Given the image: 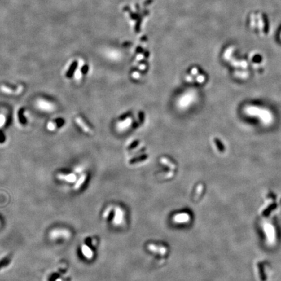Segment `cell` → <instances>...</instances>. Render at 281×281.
I'll use <instances>...</instances> for the list:
<instances>
[{"mask_svg":"<svg viewBox=\"0 0 281 281\" xmlns=\"http://www.w3.org/2000/svg\"><path fill=\"white\" fill-rule=\"evenodd\" d=\"M36 106L38 109L44 112H52L55 109L53 103L44 99H38L36 102Z\"/></svg>","mask_w":281,"mask_h":281,"instance_id":"1","label":"cell"},{"mask_svg":"<svg viewBox=\"0 0 281 281\" xmlns=\"http://www.w3.org/2000/svg\"><path fill=\"white\" fill-rule=\"evenodd\" d=\"M70 236V232L66 229H55L51 231L50 233V238L51 239L63 238L67 239Z\"/></svg>","mask_w":281,"mask_h":281,"instance_id":"2","label":"cell"},{"mask_svg":"<svg viewBox=\"0 0 281 281\" xmlns=\"http://www.w3.org/2000/svg\"><path fill=\"white\" fill-rule=\"evenodd\" d=\"M57 178L63 181H65L68 183H74L76 181V176L74 174H59L57 176Z\"/></svg>","mask_w":281,"mask_h":281,"instance_id":"3","label":"cell"},{"mask_svg":"<svg viewBox=\"0 0 281 281\" xmlns=\"http://www.w3.org/2000/svg\"><path fill=\"white\" fill-rule=\"evenodd\" d=\"M81 251L83 255L86 258L91 259L93 258V252L87 245H82L81 247Z\"/></svg>","mask_w":281,"mask_h":281,"instance_id":"4","label":"cell"},{"mask_svg":"<svg viewBox=\"0 0 281 281\" xmlns=\"http://www.w3.org/2000/svg\"><path fill=\"white\" fill-rule=\"evenodd\" d=\"M76 122L85 132H86L87 134L92 133V131H91L90 128L86 125V123L83 121L82 119L80 118V117H77V118L76 119Z\"/></svg>","mask_w":281,"mask_h":281,"instance_id":"5","label":"cell"},{"mask_svg":"<svg viewBox=\"0 0 281 281\" xmlns=\"http://www.w3.org/2000/svg\"><path fill=\"white\" fill-rule=\"evenodd\" d=\"M86 177H87L86 174H83V175L81 176V177L79 178V180L77 181V182L76 183V184L74 186V189H78L80 188V187L83 184V183L85 182V181H86Z\"/></svg>","mask_w":281,"mask_h":281,"instance_id":"6","label":"cell"},{"mask_svg":"<svg viewBox=\"0 0 281 281\" xmlns=\"http://www.w3.org/2000/svg\"><path fill=\"white\" fill-rule=\"evenodd\" d=\"M47 128H48V129L50 130V131H54V130H55L56 129V128H57V124H56V123H54V122H50L48 124Z\"/></svg>","mask_w":281,"mask_h":281,"instance_id":"7","label":"cell"},{"mask_svg":"<svg viewBox=\"0 0 281 281\" xmlns=\"http://www.w3.org/2000/svg\"><path fill=\"white\" fill-rule=\"evenodd\" d=\"M6 122V118L4 115L0 114V128H2Z\"/></svg>","mask_w":281,"mask_h":281,"instance_id":"8","label":"cell"}]
</instances>
